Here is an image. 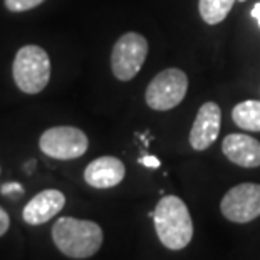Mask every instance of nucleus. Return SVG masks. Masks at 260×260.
I'll use <instances>...</instances> for the list:
<instances>
[{
	"instance_id": "obj_7",
	"label": "nucleus",
	"mask_w": 260,
	"mask_h": 260,
	"mask_svg": "<svg viewBox=\"0 0 260 260\" xmlns=\"http://www.w3.org/2000/svg\"><path fill=\"white\" fill-rule=\"evenodd\" d=\"M222 215L234 223H248L260 217V185L240 183L230 188L220 202Z\"/></svg>"
},
{
	"instance_id": "obj_15",
	"label": "nucleus",
	"mask_w": 260,
	"mask_h": 260,
	"mask_svg": "<svg viewBox=\"0 0 260 260\" xmlns=\"http://www.w3.org/2000/svg\"><path fill=\"white\" fill-rule=\"evenodd\" d=\"M0 191H2V195L10 197V198H17V197H22V195H24V188H22V185L15 183V181H10V183L2 185V188H0Z\"/></svg>"
},
{
	"instance_id": "obj_10",
	"label": "nucleus",
	"mask_w": 260,
	"mask_h": 260,
	"mask_svg": "<svg viewBox=\"0 0 260 260\" xmlns=\"http://www.w3.org/2000/svg\"><path fill=\"white\" fill-rule=\"evenodd\" d=\"M222 151L229 161L242 168L260 167V141L248 135L234 133L223 138Z\"/></svg>"
},
{
	"instance_id": "obj_12",
	"label": "nucleus",
	"mask_w": 260,
	"mask_h": 260,
	"mask_svg": "<svg viewBox=\"0 0 260 260\" xmlns=\"http://www.w3.org/2000/svg\"><path fill=\"white\" fill-rule=\"evenodd\" d=\"M232 119L245 131H260V101L248 99L239 103L232 109Z\"/></svg>"
},
{
	"instance_id": "obj_19",
	"label": "nucleus",
	"mask_w": 260,
	"mask_h": 260,
	"mask_svg": "<svg viewBox=\"0 0 260 260\" xmlns=\"http://www.w3.org/2000/svg\"><path fill=\"white\" fill-rule=\"evenodd\" d=\"M36 167V161H30L29 165H25V171H30V170H34Z\"/></svg>"
},
{
	"instance_id": "obj_16",
	"label": "nucleus",
	"mask_w": 260,
	"mask_h": 260,
	"mask_svg": "<svg viewBox=\"0 0 260 260\" xmlns=\"http://www.w3.org/2000/svg\"><path fill=\"white\" fill-rule=\"evenodd\" d=\"M140 163L143 165V167H146V168H159V159L156 156H149V154L141 156Z\"/></svg>"
},
{
	"instance_id": "obj_18",
	"label": "nucleus",
	"mask_w": 260,
	"mask_h": 260,
	"mask_svg": "<svg viewBox=\"0 0 260 260\" xmlns=\"http://www.w3.org/2000/svg\"><path fill=\"white\" fill-rule=\"evenodd\" d=\"M252 17L257 20V24H258V27H260V2L258 4H255L253 5V9H252Z\"/></svg>"
},
{
	"instance_id": "obj_4",
	"label": "nucleus",
	"mask_w": 260,
	"mask_h": 260,
	"mask_svg": "<svg viewBox=\"0 0 260 260\" xmlns=\"http://www.w3.org/2000/svg\"><path fill=\"white\" fill-rule=\"evenodd\" d=\"M188 91V77L181 69L170 68L154 76L146 87V104L154 111H170L183 101Z\"/></svg>"
},
{
	"instance_id": "obj_3",
	"label": "nucleus",
	"mask_w": 260,
	"mask_h": 260,
	"mask_svg": "<svg viewBox=\"0 0 260 260\" xmlns=\"http://www.w3.org/2000/svg\"><path fill=\"white\" fill-rule=\"evenodd\" d=\"M14 81L25 94H37L44 91L51 79V59L39 46H25L15 54Z\"/></svg>"
},
{
	"instance_id": "obj_9",
	"label": "nucleus",
	"mask_w": 260,
	"mask_h": 260,
	"mask_svg": "<svg viewBox=\"0 0 260 260\" xmlns=\"http://www.w3.org/2000/svg\"><path fill=\"white\" fill-rule=\"evenodd\" d=\"M64 205L66 197L62 191L54 190V188L42 190L24 207L22 218L29 225H42L56 217L64 208Z\"/></svg>"
},
{
	"instance_id": "obj_17",
	"label": "nucleus",
	"mask_w": 260,
	"mask_h": 260,
	"mask_svg": "<svg viewBox=\"0 0 260 260\" xmlns=\"http://www.w3.org/2000/svg\"><path fill=\"white\" fill-rule=\"evenodd\" d=\"M9 225H10V218L7 212H5L4 208H0V237L9 230Z\"/></svg>"
},
{
	"instance_id": "obj_13",
	"label": "nucleus",
	"mask_w": 260,
	"mask_h": 260,
	"mask_svg": "<svg viewBox=\"0 0 260 260\" xmlns=\"http://www.w3.org/2000/svg\"><path fill=\"white\" fill-rule=\"evenodd\" d=\"M234 2L235 0H198V12L203 22L208 25H217L226 19Z\"/></svg>"
},
{
	"instance_id": "obj_5",
	"label": "nucleus",
	"mask_w": 260,
	"mask_h": 260,
	"mask_svg": "<svg viewBox=\"0 0 260 260\" xmlns=\"http://www.w3.org/2000/svg\"><path fill=\"white\" fill-rule=\"evenodd\" d=\"M148 57V41L138 32H126L116 41L111 52V69L116 79L131 81Z\"/></svg>"
},
{
	"instance_id": "obj_11",
	"label": "nucleus",
	"mask_w": 260,
	"mask_h": 260,
	"mask_svg": "<svg viewBox=\"0 0 260 260\" xmlns=\"http://www.w3.org/2000/svg\"><path fill=\"white\" fill-rule=\"evenodd\" d=\"M126 168L121 159L114 156H101L94 159L84 170L86 183L98 188V190H106L119 185L124 180Z\"/></svg>"
},
{
	"instance_id": "obj_14",
	"label": "nucleus",
	"mask_w": 260,
	"mask_h": 260,
	"mask_svg": "<svg viewBox=\"0 0 260 260\" xmlns=\"http://www.w3.org/2000/svg\"><path fill=\"white\" fill-rule=\"evenodd\" d=\"M46 0H5V7H7L10 12H25V10H30L41 5Z\"/></svg>"
},
{
	"instance_id": "obj_8",
	"label": "nucleus",
	"mask_w": 260,
	"mask_h": 260,
	"mask_svg": "<svg viewBox=\"0 0 260 260\" xmlns=\"http://www.w3.org/2000/svg\"><path fill=\"white\" fill-rule=\"evenodd\" d=\"M222 128V109L217 103L208 101L200 106L190 129V146L195 151H205L217 141Z\"/></svg>"
},
{
	"instance_id": "obj_6",
	"label": "nucleus",
	"mask_w": 260,
	"mask_h": 260,
	"mask_svg": "<svg viewBox=\"0 0 260 260\" xmlns=\"http://www.w3.org/2000/svg\"><path fill=\"white\" fill-rule=\"evenodd\" d=\"M41 151L54 159H76L87 151L89 140L86 133L74 126H56L42 133L39 140Z\"/></svg>"
},
{
	"instance_id": "obj_1",
	"label": "nucleus",
	"mask_w": 260,
	"mask_h": 260,
	"mask_svg": "<svg viewBox=\"0 0 260 260\" xmlns=\"http://www.w3.org/2000/svg\"><path fill=\"white\" fill-rule=\"evenodd\" d=\"M153 222L159 242L170 250H183L193 239L190 210L180 197H163L153 212Z\"/></svg>"
},
{
	"instance_id": "obj_2",
	"label": "nucleus",
	"mask_w": 260,
	"mask_h": 260,
	"mask_svg": "<svg viewBox=\"0 0 260 260\" xmlns=\"http://www.w3.org/2000/svg\"><path fill=\"white\" fill-rule=\"evenodd\" d=\"M52 240L66 257L89 258L103 245V229L91 220L60 217L52 226Z\"/></svg>"
}]
</instances>
